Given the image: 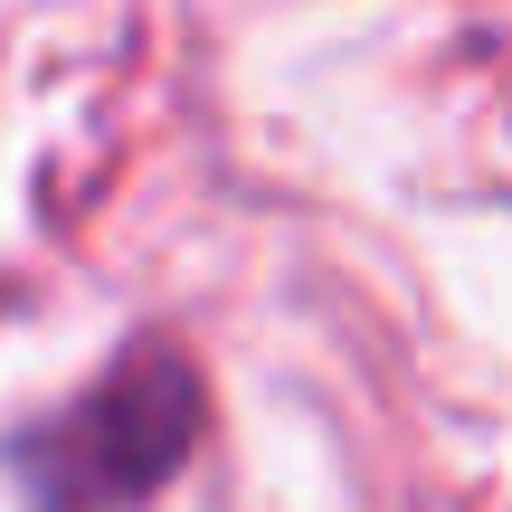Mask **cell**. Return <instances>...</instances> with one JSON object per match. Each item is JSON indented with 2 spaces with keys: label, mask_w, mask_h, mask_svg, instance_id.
<instances>
[{
  "label": "cell",
  "mask_w": 512,
  "mask_h": 512,
  "mask_svg": "<svg viewBox=\"0 0 512 512\" xmlns=\"http://www.w3.org/2000/svg\"><path fill=\"white\" fill-rule=\"evenodd\" d=\"M190 437H200V389L171 351H133L95 399H76L57 427H38L19 475L38 512H124L152 484L181 475Z\"/></svg>",
  "instance_id": "1"
}]
</instances>
